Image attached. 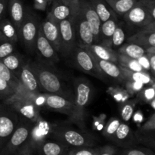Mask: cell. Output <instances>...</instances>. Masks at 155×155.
Returning a JSON list of instances; mask_svg holds the SVG:
<instances>
[{"label": "cell", "instance_id": "cell-1", "mask_svg": "<svg viewBox=\"0 0 155 155\" xmlns=\"http://www.w3.org/2000/svg\"><path fill=\"white\" fill-rule=\"evenodd\" d=\"M36 77L41 92L57 94L74 101V95L64 86L61 77L51 66L39 61H28Z\"/></svg>", "mask_w": 155, "mask_h": 155}, {"label": "cell", "instance_id": "cell-2", "mask_svg": "<svg viewBox=\"0 0 155 155\" xmlns=\"http://www.w3.org/2000/svg\"><path fill=\"white\" fill-rule=\"evenodd\" d=\"M48 136L69 148L93 147L98 142V139L89 132L74 130L63 125L50 126Z\"/></svg>", "mask_w": 155, "mask_h": 155}, {"label": "cell", "instance_id": "cell-3", "mask_svg": "<svg viewBox=\"0 0 155 155\" xmlns=\"http://www.w3.org/2000/svg\"><path fill=\"white\" fill-rule=\"evenodd\" d=\"M74 86V100L75 107V120L74 124H77L80 130H86V107L92 101L94 95V89L90 81L85 78L75 80Z\"/></svg>", "mask_w": 155, "mask_h": 155}, {"label": "cell", "instance_id": "cell-4", "mask_svg": "<svg viewBox=\"0 0 155 155\" xmlns=\"http://www.w3.org/2000/svg\"><path fill=\"white\" fill-rule=\"evenodd\" d=\"M36 95L27 91L22 86L15 95L5 99L4 103L8 104L23 118L36 123L41 119L39 114L40 107H38L35 102Z\"/></svg>", "mask_w": 155, "mask_h": 155}, {"label": "cell", "instance_id": "cell-5", "mask_svg": "<svg viewBox=\"0 0 155 155\" xmlns=\"http://www.w3.org/2000/svg\"><path fill=\"white\" fill-rule=\"evenodd\" d=\"M124 17L130 25L140 27L148 25L155 21V0H138Z\"/></svg>", "mask_w": 155, "mask_h": 155}, {"label": "cell", "instance_id": "cell-6", "mask_svg": "<svg viewBox=\"0 0 155 155\" xmlns=\"http://www.w3.org/2000/svg\"><path fill=\"white\" fill-rule=\"evenodd\" d=\"M35 123L22 118L2 149L0 155H15L27 143Z\"/></svg>", "mask_w": 155, "mask_h": 155}, {"label": "cell", "instance_id": "cell-7", "mask_svg": "<svg viewBox=\"0 0 155 155\" xmlns=\"http://www.w3.org/2000/svg\"><path fill=\"white\" fill-rule=\"evenodd\" d=\"M20 120V115L8 104H0V151L18 127Z\"/></svg>", "mask_w": 155, "mask_h": 155}, {"label": "cell", "instance_id": "cell-8", "mask_svg": "<svg viewBox=\"0 0 155 155\" xmlns=\"http://www.w3.org/2000/svg\"><path fill=\"white\" fill-rule=\"evenodd\" d=\"M40 24L31 11L25 10V17L20 27L18 37L28 51H35L36 36Z\"/></svg>", "mask_w": 155, "mask_h": 155}, {"label": "cell", "instance_id": "cell-9", "mask_svg": "<svg viewBox=\"0 0 155 155\" xmlns=\"http://www.w3.org/2000/svg\"><path fill=\"white\" fill-rule=\"evenodd\" d=\"M42 97V107L68 115L70 120L74 122L75 107L74 101L57 94L41 92Z\"/></svg>", "mask_w": 155, "mask_h": 155}, {"label": "cell", "instance_id": "cell-10", "mask_svg": "<svg viewBox=\"0 0 155 155\" xmlns=\"http://www.w3.org/2000/svg\"><path fill=\"white\" fill-rule=\"evenodd\" d=\"M72 57L76 66L83 72L100 80H104L105 76L100 71L94 61L93 57L88 52L86 48L77 45L73 52Z\"/></svg>", "mask_w": 155, "mask_h": 155}, {"label": "cell", "instance_id": "cell-11", "mask_svg": "<svg viewBox=\"0 0 155 155\" xmlns=\"http://www.w3.org/2000/svg\"><path fill=\"white\" fill-rule=\"evenodd\" d=\"M59 30L61 39L60 53L64 57L72 56L74 49L77 46L72 18L59 21Z\"/></svg>", "mask_w": 155, "mask_h": 155}, {"label": "cell", "instance_id": "cell-12", "mask_svg": "<svg viewBox=\"0 0 155 155\" xmlns=\"http://www.w3.org/2000/svg\"><path fill=\"white\" fill-rule=\"evenodd\" d=\"M35 51H36L38 55L39 56V61L45 64L51 66L59 61L58 52L45 37L40 26L36 36Z\"/></svg>", "mask_w": 155, "mask_h": 155}, {"label": "cell", "instance_id": "cell-13", "mask_svg": "<svg viewBox=\"0 0 155 155\" xmlns=\"http://www.w3.org/2000/svg\"><path fill=\"white\" fill-rule=\"evenodd\" d=\"M78 45H89L94 43V36L90 27L83 13L79 9L78 12L72 18Z\"/></svg>", "mask_w": 155, "mask_h": 155}, {"label": "cell", "instance_id": "cell-14", "mask_svg": "<svg viewBox=\"0 0 155 155\" xmlns=\"http://www.w3.org/2000/svg\"><path fill=\"white\" fill-rule=\"evenodd\" d=\"M40 27L45 37L48 39L56 51L60 53L61 39L59 21L54 19L49 13H48L46 18L40 24Z\"/></svg>", "mask_w": 155, "mask_h": 155}, {"label": "cell", "instance_id": "cell-15", "mask_svg": "<svg viewBox=\"0 0 155 155\" xmlns=\"http://www.w3.org/2000/svg\"><path fill=\"white\" fill-rule=\"evenodd\" d=\"M80 9L87 21L94 36V43H99L100 27L101 21L89 0H79Z\"/></svg>", "mask_w": 155, "mask_h": 155}, {"label": "cell", "instance_id": "cell-16", "mask_svg": "<svg viewBox=\"0 0 155 155\" xmlns=\"http://www.w3.org/2000/svg\"><path fill=\"white\" fill-rule=\"evenodd\" d=\"M79 9V1L72 4H67L62 0H52V5L48 13L58 21H61L74 18Z\"/></svg>", "mask_w": 155, "mask_h": 155}, {"label": "cell", "instance_id": "cell-17", "mask_svg": "<svg viewBox=\"0 0 155 155\" xmlns=\"http://www.w3.org/2000/svg\"><path fill=\"white\" fill-rule=\"evenodd\" d=\"M49 130L50 126L47 123L41 119L39 120L33 124L28 140L24 146L28 147L34 151H36L38 146L46 139L49 133Z\"/></svg>", "mask_w": 155, "mask_h": 155}, {"label": "cell", "instance_id": "cell-18", "mask_svg": "<svg viewBox=\"0 0 155 155\" xmlns=\"http://www.w3.org/2000/svg\"><path fill=\"white\" fill-rule=\"evenodd\" d=\"M127 41L130 43L140 45L145 49L150 47H155V21L142 27V30L130 36Z\"/></svg>", "mask_w": 155, "mask_h": 155}, {"label": "cell", "instance_id": "cell-19", "mask_svg": "<svg viewBox=\"0 0 155 155\" xmlns=\"http://www.w3.org/2000/svg\"><path fill=\"white\" fill-rule=\"evenodd\" d=\"M111 142L123 148L134 146L136 143L134 132L130 126L125 123H120Z\"/></svg>", "mask_w": 155, "mask_h": 155}, {"label": "cell", "instance_id": "cell-20", "mask_svg": "<svg viewBox=\"0 0 155 155\" xmlns=\"http://www.w3.org/2000/svg\"><path fill=\"white\" fill-rule=\"evenodd\" d=\"M18 79L19 80L21 84L28 92H31L34 95L41 92L39 83H38L33 70L31 69L30 64H29V62H26L24 66L22 67V69L18 75Z\"/></svg>", "mask_w": 155, "mask_h": 155}, {"label": "cell", "instance_id": "cell-21", "mask_svg": "<svg viewBox=\"0 0 155 155\" xmlns=\"http://www.w3.org/2000/svg\"><path fill=\"white\" fill-rule=\"evenodd\" d=\"M80 46L86 48L91 55L96 58L117 63L118 53L110 47L105 46L101 43H92L89 45H80Z\"/></svg>", "mask_w": 155, "mask_h": 155}, {"label": "cell", "instance_id": "cell-22", "mask_svg": "<svg viewBox=\"0 0 155 155\" xmlns=\"http://www.w3.org/2000/svg\"><path fill=\"white\" fill-rule=\"evenodd\" d=\"M93 58L98 68H99L100 71L103 73V74L105 77H110V78L114 79L118 82H124L125 83L126 80L124 79L122 71H121V68L119 64L114 63V62L101 60V59L96 58L95 57H93Z\"/></svg>", "mask_w": 155, "mask_h": 155}, {"label": "cell", "instance_id": "cell-23", "mask_svg": "<svg viewBox=\"0 0 155 155\" xmlns=\"http://www.w3.org/2000/svg\"><path fill=\"white\" fill-rule=\"evenodd\" d=\"M8 9L11 21L15 25L18 34L20 27L25 17L26 9L24 8V3L22 0H8Z\"/></svg>", "mask_w": 155, "mask_h": 155}, {"label": "cell", "instance_id": "cell-24", "mask_svg": "<svg viewBox=\"0 0 155 155\" xmlns=\"http://www.w3.org/2000/svg\"><path fill=\"white\" fill-rule=\"evenodd\" d=\"M69 147L58 141H48L45 139L38 146V155H66L69 151Z\"/></svg>", "mask_w": 155, "mask_h": 155}, {"label": "cell", "instance_id": "cell-25", "mask_svg": "<svg viewBox=\"0 0 155 155\" xmlns=\"http://www.w3.org/2000/svg\"><path fill=\"white\" fill-rule=\"evenodd\" d=\"M117 149L112 145H104L99 147H83L74 148L69 150L66 155H115Z\"/></svg>", "mask_w": 155, "mask_h": 155}, {"label": "cell", "instance_id": "cell-26", "mask_svg": "<svg viewBox=\"0 0 155 155\" xmlns=\"http://www.w3.org/2000/svg\"><path fill=\"white\" fill-rule=\"evenodd\" d=\"M95 12L98 15L101 23L108 20H117V15L114 13L105 0H89Z\"/></svg>", "mask_w": 155, "mask_h": 155}, {"label": "cell", "instance_id": "cell-27", "mask_svg": "<svg viewBox=\"0 0 155 155\" xmlns=\"http://www.w3.org/2000/svg\"><path fill=\"white\" fill-rule=\"evenodd\" d=\"M0 39L15 44L18 41V31L11 20H0Z\"/></svg>", "mask_w": 155, "mask_h": 155}, {"label": "cell", "instance_id": "cell-28", "mask_svg": "<svg viewBox=\"0 0 155 155\" xmlns=\"http://www.w3.org/2000/svg\"><path fill=\"white\" fill-rule=\"evenodd\" d=\"M117 20H108L101 23L100 27L99 43L111 48V39L117 27Z\"/></svg>", "mask_w": 155, "mask_h": 155}, {"label": "cell", "instance_id": "cell-29", "mask_svg": "<svg viewBox=\"0 0 155 155\" xmlns=\"http://www.w3.org/2000/svg\"><path fill=\"white\" fill-rule=\"evenodd\" d=\"M120 67L126 81L141 82L143 84H153L154 83L153 77H151L148 72H136L127 69L124 67Z\"/></svg>", "mask_w": 155, "mask_h": 155}, {"label": "cell", "instance_id": "cell-30", "mask_svg": "<svg viewBox=\"0 0 155 155\" xmlns=\"http://www.w3.org/2000/svg\"><path fill=\"white\" fill-rule=\"evenodd\" d=\"M5 65L10 70L11 72L18 78V75H19L20 72H21L22 67L25 63L24 62L22 58L19 55V54H9L7 57L4 58L2 60Z\"/></svg>", "mask_w": 155, "mask_h": 155}, {"label": "cell", "instance_id": "cell-31", "mask_svg": "<svg viewBox=\"0 0 155 155\" xmlns=\"http://www.w3.org/2000/svg\"><path fill=\"white\" fill-rule=\"evenodd\" d=\"M116 15H123L134 6L138 0H105Z\"/></svg>", "mask_w": 155, "mask_h": 155}, {"label": "cell", "instance_id": "cell-32", "mask_svg": "<svg viewBox=\"0 0 155 155\" xmlns=\"http://www.w3.org/2000/svg\"><path fill=\"white\" fill-rule=\"evenodd\" d=\"M117 53L132 58L138 59L145 54V49L140 45L129 42L125 45H121L119 48Z\"/></svg>", "mask_w": 155, "mask_h": 155}, {"label": "cell", "instance_id": "cell-33", "mask_svg": "<svg viewBox=\"0 0 155 155\" xmlns=\"http://www.w3.org/2000/svg\"><path fill=\"white\" fill-rule=\"evenodd\" d=\"M135 139L136 143H140L149 148H154L155 147V131L142 130L140 128L138 131L134 132Z\"/></svg>", "mask_w": 155, "mask_h": 155}, {"label": "cell", "instance_id": "cell-34", "mask_svg": "<svg viewBox=\"0 0 155 155\" xmlns=\"http://www.w3.org/2000/svg\"><path fill=\"white\" fill-rule=\"evenodd\" d=\"M0 77L4 79L12 86V88L15 91V92H18L22 86L19 80L3 64L2 60H0Z\"/></svg>", "mask_w": 155, "mask_h": 155}, {"label": "cell", "instance_id": "cell-35", "mask_svg": "<svg viewBox=\"0 0 155 155\" xmlns=\"http://www.w3.org/2000/svg\"><path fill=\"white\" fill-rule=\"evenodd\" d=\"M117 63L120 66L124 67L130 71L136 72H146L139 63L137 59L132 58L119 53L117 55Z\"/></svg>", "mask_w": 155, "mask_h": 155}, {"label": "cell", "instance_id": "cell-36", "mask_svg": "<svg viewBox=\"0 0 155 155\" xmlns=\"http://www.w3.org/2000/svg\"><path fill=\"white\" fill-rule=\"evenodd\" d=\"M121 121L117 117H112L108 120V122L104 126V130L102 131V134L106 139L111 141L116 133L117 130L119 127Z\"/></svg>", "mask_w": 155, "mask_h": 155}, {"label": "cell", "instance_id": "cell-37", "mask_svg": "<svg viewBox=\"0 0 155 155\" xmlns=\"http://www.w3.org/2000/svg\"><path fill=\"white\" fill-rule=\"evenodd\" d=\"M117 155H154V151L149 148L145 147H135L124 148L117 152Z\"/></svg>", "mask_w": 155, "mask_h": 155}, {"label": "cell", "instance_id": "cell-38", "mask_svg": "<svg viewBox=\"0 0 155 155\" xmlns=\"http://www.w3.org/2000/svg\"><path fill=\"white\" fill-rule=\"evenodd\" d=\"M126 33L122 27L119 25H117L115 31L111 39V48H117L120 47L121 45L125 41Z\"/></svg>", "mask_w": 155, "mask_h": 155}, {"label": "cell", "instance_id": "cell-39", "mask_svg": "<svg viewBox=\"0 0 155 155\" xmlns=\"http://www.w3.org/2000/svg\"><path fill=\"white\" fill-rule=\"evenodd\" d=\"M135 102L133 101H127L123 104L120 109L121 118L124 121H129L132 118L134 111Z\"/></svg>", "mask_w": 155, "mask_h": 155}, {"label": "cell", "instance_id": "cell-40", "mask_svg": "<svg viewBox=\"0 0 155 155\" xmlns=\"http://www.w3.org/2000/svg\"><path fill=\"white\" fill-rule=\"evenodd\" d=\"M15 94V91L12 89V86L0 77V98L5 100L12 97Z\"/></svg>", "mask_w": 155, "mask_h": 155}, {"label": "cell", "instance_id": "cell-41", "mask_svg": "<svg viewBox=\"0 0 155 155\" xmlns=\"http://www.w3.org/2000/svg\"><path fill=\"white\" fill-rule=\"evenodd\" d=\"M15 48V44L8 41L0 39V60L12 54Z\"/></svg>", "mask_w": 155, "mask_h": 155}, {"label": "cell", "instance_id": "cell-42", "mask_svg": "<svg viewBox=\"0 0 155 155\" xmlns=\"http://www.w3.org/2000/svg\"><path fill=\"white\" fill-rule=\"evenodd\" d=\"M110 94H111L112 96L115 98L117 101H125L126 98L129 96L128 92L126 90H123L122 89H110V90L109 91Z\"/></svg>", "mask_w": 155, "mask_h": 155}, {"label": "cell", "instance_id": "cell-43", "mask_svg": "<svg viewBox=\"0 0 155 155\" xmlns=\"http://www.w3.org/2000/svg\"><path fill=\"white\" fill-rule=\"evenodd\" d=\"M126 87H127V91L134 93V92H139L143 88L144 84L141 82H136V81H126Z\"/></svg>", "mask_w": 155, "mask_h": 155}, {"label": "cell", "instance_id": "cell-44", "mask_svg": "<svg viewBox=\"0 0 155 155\" xmlns=\"http://www.w3.org/2000/svg\"><path fill=\"white\" fill-rule=\"evenodd\" d=\"M141 129L150 131H155V114L153 113L151 116L148 118V120L142 125Z\"/></svg>", "mask_w": 155, "mask_h": 155}, {"label": "cell", "instance_id": "cell-45", "mask_svg": "<svg viewBox=\"0 0 155 155\" xmlns=\"http://www.w3.org/2000/svg\"><path fill=\"white\" fill-rule=\"evenodd\" d=\"M142 97L144 98V99L147 101H151V100L154 98V86H152V87L149 88V89H147L146 90H145L144 92H142Z\"/></svg>", "mask_w": 155, "mask_h": 155}, {"label": "cell", "instance_id": "cell-46", "mask_svg": "<svg viewBox=\"0 0 155 155\" xmlns=\"http://www.w3.org/2000/svg\"><path fill=\"white\" fill-rule=\"evenodd\" d=\"M139 63L140 64L141 66L143 68V69L145 70L146 72L148 71H150V64L149 61H148V58H147V56L145 54H144L143 56L140 57L139 58L137 59Z\"/></svg>", "mask_w": 155, "mask_h": 155}, {"label": "cell", "instance_id": "cell-47", "mask_svg": "<svg viewBox=\"0 0 155 155\" xmlns=\"http://www.w3.org/2000/svg\"><path fill=\"white\" fill-rule=\"evenodd\" d=\"M8 0H0V20L2 19L8 8Z\"/></svg>", "mask_w": 155, "mask_h": 155}, {"label": "cell", "instance_id": "cell-48", "mask_svg": "<svg viewBox=\"0 0 155 155\" xmlns=\"http://www.w3.org/2000/svg\"><path fill=\"white\" fill-rule=\"evenodd\" d=\"M48 4V0H34V6L36 9L45 10Z\"/></svg>", "mask_w": 155, "mask_h": 155}, {"label": "cell", "instance_id": "cell-49", "mask_svg": "<svg viewBox=\"0 0 155 155\" xmlns=\"http://www.w3.org/2000/svg\"><path fill=\"white\" fill-rule=\"evenodd\" d=\"M34 151L30 149L28 147L24 146L18 153H16L15 155H33V153Z\"/></svg>", "mask_w": 155, "mask_h": 155}, {"label": "cell", "instance_id": "cell-50", "mask_svg": "<svg viewBox=\"0 0 155 155\" xmlns=\"http://www.w3.org/2000/svg\"><path fill=\"white\" fill-rule=\"evenodd\" d=\"M62 1H63L64 2L67 3V4H72V3L77 2L79 0H62Z\"/></svg>", "mask_w": 155, "mask_h": 155}, {"label": "cell", "instance_id": "cell-51", "mask_svg": "<svg viewBox=\"0 0 155 155\" xmlns=\"http://www.w3.org/2000/svg\"><path fill=\"white\" fill-rule=\"evenodd\" d=\"M149 104H151V107H152L153 109H154L155 108V98H154V99L151 100V101L149 102Z\"/></svg>", "mask_w": 155, "mask_h": 155}]
</instances>
